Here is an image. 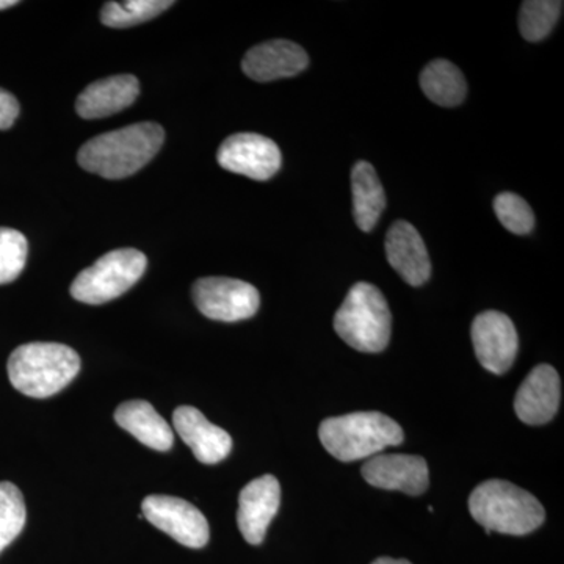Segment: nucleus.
I'll return each instance as SVG.
<instances>
[{
	"label": "nucleus",
	"mask_w": 564,
	"mask_h": 564,
	"mask_svg": "<svg viewBox=\"0 0 564 564\" xmlns=\"http://www.w3.org/2000/svg\"><path fill=\"white\" fill-rule=\"evenodd\" d=\"M163 141L162 126L137 122L87 141L77 154V162L82 169L106 180H124L147 166L161 151Z\"/></svg>",
	"instance_id": "1"
},
{
	"label": "nucleus",
	"mask_w": 564,
	"mask_h": 564,
	"mask_svg": "<svg viewBox=\"0 0 564 564\" xmlns=\"http://www.w3.org/2000/svg\"><path fill=\"white\" fill-rule=\"evenodd\" d=\"M10 383L32 399H47L63 391L80 372V356L68 345L24 344L11 352Z\"/></svg>",
	"instance_id": "2"
},
{
	"label": "nucleus",
	"mask_w": 564,
	"mask_h": 564,
	"mask_svg": "<svg viewBox=\"0 0 564 564\" xmlns=\"http://www.w3.org/2000/svg\"><path fill=\"white\" fill-rule=\"evenodd\" d=\"M469 511L486 533L524 536L543 525L545 510L532 494L510 481L489 480L469 497Z\"/></svg>",
	"instance_id": "3"
},
{
	"label": "nucleus",
	"mask_w": 564,
	"mask_h": 564,
	"mask_svg": "<svg viewBox=\"0 0 564 564\" xmlns=\"http://www.w3.org/2000/svg\"><path fill=\"white\" fill-rule=\"evenodd\" d=\"M323 447L339 462L370 458L384 448L403 443L402 426L377 411L325 419L318 429Z\"/></svg>",
	"instance_id": "4"
},
{
	"label": "nucleus",
	"mask_w": 564,
	"mask_h": 564,
	"mask_svg": "<svg viewBox=\"0 0 564 564\" xmlns=\"http://www.w3.org/2000/svg\"><path fill=\"white\" fill-rule=\"evenodd\" d=\"M334 329L355 350H386L391 340L392 315L380 289L369 282L352 285L334 315Z\"/></svg>",
	"instance_id": "5"
},
{
	"label": "nucleus",
	"mask_w": 564,
	"mask_h": 564,
	"mask_svg": "<svg viewBox=\"0 0 564 564\" xmlns=\"http://www.w3.org/2000/svg\"><path fill=\"white\" fill-rule=\"evenodd\" d=\"M148 259L133 248L107 252L79 273L70 284V295L85 304L109 303L132 289L147 272Z\"/></svg>",
	"instance_id": "6"
},
{
	"label": "nucleus",
	"mask_w": 564,
	"mask_h": 564,
	"mask_svg": "<svg viewBox=\"0 0 564 564\" xmlns=\"http://www.w3.org/2000/svg\"><path fill=\"white\" fill-rule=\"evenodd\" d=\"M193 302L210 321L242 322L256 315L261 295L254 285L232 278H202L193 284Z\"/></svg>",
	"instance_id": "7"
},
{
	"label": "nucleus",
	"mask_w": 564,
	"mask_h": 564,
	"mask_svg": "<svg viewBox=\"0 0 564 564\" xmlns=\"http://www.w3.org/2000/svg\"><path fill=\"white\" fill-rule=\"evenodd\" d=\"M141 514L185 547L202 549L209 543V522L195 505L180 497L148 496L141 503Z\"/></svg>",
	"instance_id": "8"
},
{
	"label": "nucleus",
	"mask_w": 564,
	"mask_h": 564,
	"mask_svg": "<svg viewBox=\"0 0 564 564\" xmlns=\"http://www.w3.org/2000/svg\"><path fill=\"white\" fill-rule=\"evenodd\" d=\"M217 161L226 172L254 181H269L280 172L282 155L273 140L259 133L243 132L223 141Z\"/></svg>",
	"instance_id": "9"
},
{
	"label": "nucleus",
	"mask_w": 564,
	"mask_h": 564,
	"mask_svg": "<svg viewBox=\"0 0 564 564\" xmlns=\"http://www.w3.org/2000/svg\"><path fill=\"white\" fill-rule=\"evenodd\" d=\"M473 343L478 362L491 373L508 372L518 356L519 339L513 322L497 311H486L475 317Z\"/></svg>",
	"instance_id": "10"
},
{
	"label": "nucleus",
	"mask_w": 564,
	"mask_h": 564,
	"mask_svg": "<svg viewBox=\"0 0 564 564\" xmlns=\"http://www.w3.org/2000/svg\"><path fill=\"white\" fill-rule=\"evenodd\" d=\"M280 505L281 486L273 475H263L245 486L239 496L237 525L247 543L262 544Z\"/></svg>",
	"instance_id": "11"
},
{
	"label": "nucleus",
	"mask_w": 564,
	"mask_h": 564,
	"mask_svg": "<svg viewBox=\"0 0 564 564\" xmlns=\"http://www.w3.org/2000/svg\"><path fill=\"white\" fill-rule=\"evenodd\" d=\"M362 477L375 488L421 496L429 489V464L422 456L377 455L364 464Z\"/></svg>",
	"instance_id": "12"
},
{
	"label": "nucleus",
	"mask_w": 564,
	"mask_h": 564,
	"mask_svg": "<svg viewBox=\"0 0 564 564\" xmlns=\"http://www.w3.org/2000/svg\"><path fill=\"white\" fill-rule=\"evenodd\" d=\"M562 400L558 372L547 364L534 367L514 399L516 415L527 425H544L555 417Z\"/></svg>",
	"instance_id": "13"
},
{
	"label": "nucleus",
	"mask_w": 564,
	"mask_h": 564,
	"mask_svg": "<svg viewBox=\"0 0 564 564\" xmlns=\"http://www.w3.org/2000/svg\"><path fill=\"white\" fill-rule=\"evenodd\" d=\"M386 256L392 269L413 288H421L432 276L425 242L411 223L400 220L389 228Z\"/></svg>",
	"instance_id": "14"
},
{
	"label": "nucleus",
	"mask_w": 564,
	"mask_h": 564,
	"mask_svg": "<svg viewBox=\"0 0 564 564\" xmlns=\"http://www.w3.org/2000/svg\"><path fill=\"white\" fill-rule=\"evenodd\" d=\"M173 425L199 463H221L231 454L232 437L229 433L207 421L206 415L196 408H176L173 413Z\"/></svg>",
	"instance_id": "15"
},
{
	"label": "nucleus",
	"mask_w": 564,
	"mask_h": 564,
	"mask_svg": "<svg viewBox=\"0 0 564 564\" xmlns=\"http://www.w3.org/2000/svg\"><path fill=\"white\" fill-rule=\"evenodd\" d=\"M310 65L306 51L288 40H273L258 44L247 52L243 73L256 82H273L303 73Z\"/></svg>",
	"instance_id": "16"
},
{
	"label": "nucleus",
	"mask_w": 564,
	"mask_h": 564,
	"mask_svg": "<svg viewBox=\"0 0 564 564\" xmlns=\"http://www.w3.org/2000/svg\"><path fill=\"white\" fill-rule=\"evenodd\" d=\"M140 95L139 79L131 74L93 82L80 93L76 111L84 120H99L128 109Z\"/></svg>",
	"instance_id": "17"
},
{
	"label": "nucleus",
	"mask_w": 564,
	"mask_h": 564,
	"mask_svg": "<svg viewBox=\"0 0 564 564\" xmlns=\"http://www.w3.org/2000/svg\"><path fill=\"white\" fill-rule=\"evenodd\" d=\"M115 421L122 430L131 433L135 440L152 451H172L174 444L172 426L150 402L131 400V402L121 403L115 411Z\"/></svg>",
	"instance_id": "18"
},
{
	"label": "nucleus",
	"mask_w": 564,
	"mask_h": 564,
	"mask_svg": "<svg viewBox=\"0 0 564 564\" xmlns=\"http://www.w3.org/2000/svg\"><path fill=\"white\" fill-rule=\"evenodd\" d=\"M352 215L364 232H370L386 207V195L380 177L369 162H358L351 172Z\"/></svg>",
	"instance_id": "19"
},
{
	"label": "nucleus",
	"mask_w": 564,
	"mask_h": 564,
	"mask_svg": "<svg viewBox=\"0 0 564 564\" xmlns=\"http://www.w3.org/2000/svg\"><path fill=\"white\" fill-rule=\"evenodd\" d=\"M421 87L426 98L441 107H456L466 99L467 84L454 63L433 61L421 74Z\"/></svg>",
	"instance_id": "20"
},
{
	"label": "nucleus",
	"mask_w": 564,
	"mask_h": 564,
	"mask_svg": "<svg viewBox=\"0 0 564 564\" xmlns=\"http://www.w3.org/2000/svg\"><path fill=\"white\" fill-rule=\"evenodd\" d=\"M166 0H128L107 2L101 11V21L107 28L124 29L154 20L155 17L173 7Z\"/></svg>",
	"instance_id": "21"
},
{
	"label": "nucleus",
	"mask_w": 564,
	"mask_h": 564,
	"mask_svg": "<svg viewBox=\"0 0 564 564\" xmlns=\"http://www.w3.org/2000/svg\"><path fill=\"white\" fill-rule=\"evenodd\" d=\"M562 11L560 0H527L519 11V31L532 43L544 40L554 31Z\"/></svg>",
	"instance_id": "22"
},
{
	"label": "nucleus",
	"mask_w": 564,
	"mask_h": 564,
	"mask_svg": "<svg viewBox=\"0 0 564 564\" xmlns=\"http://www.w3.org/2000/svg\"><path fill=\"white\" fill-rule=\"evenodd\" d=\"M28 521L24 496L17 485L0 481V554L24 530Z\"/></svg>",
	"instance_id": "23"
},
{
	"label": "nucleus",
	"mask_w": 564,
	"mask_h": 564,
	"mask_svg": "<svg viewBox=\"0 0 564 564\" xmlns=\"http://www.w3.org/2000/svg\"><path fill=\"white\" fill-rule=\"evenodd\" d=\"M29 243L17 229L0 228V285L13 282L28 262Z\"/></svg>",
	"instance_id": "24"
},
{
	"label": "nucleus",
	"mask_w": 564,
	"mask_h": 564,
	"mask_svg": "<svg viewBox=\"0 0 564 564\" xmlns=\"http://www.w3.org/2000/svg\"><path fill=\"white\" fill-rule=\"evenodd\" d=\"M494 212L503 228L516 236H527L533 231L534 214L532 207L516 193H500L494 199Z\"/></svg>",
	"instance_id": "25"
},
{
	"label": "nucleus",
	"mask_w": 564,
	"mask_h": 564,
	"mask_svg": "<svg viewBox=\"0 0 564 564\" xmlns=\"http://www.w3.org/2000/svg\"><path fill=\"white\" fill-rule=\"evenodd\" d=\"M20 115V102L11 93L0 88V131H7Z\"/></svg>",
	"instance_id": "26"
},
{
	"label": "nucleus",
	"mask_w": 564,
	"mask_h": 564,
	"mask_svg": "<svg viewBox=\"0 0 564 564\" xmlns=\"http://www.w3.org/2000/svg\"><path fill=\"white\" fill-rule=\"evenodd\" d=\"M372 564H413L408 562V560H393L388 558V556H383V558L375 560Z\"/></svg>",
	"instance_id": "27"
},
{
	"label": "nucleus",
	"mask_w": 564,
	"mask_h": 564,
	"mask_svg": "<svg viewBox=\"0 0 564 564\" xmlns=\"http://www.w3.org/2000/svg\"><path fill=\"white\" fill-rule=\"evenodd\" d=\"M14 6H18L17 0H0V10H7Z\"/></svg>",
	"instance_id": "28"
}]
</instances>
